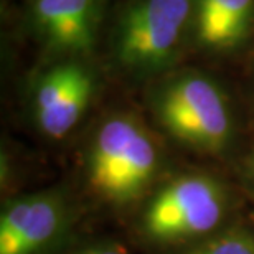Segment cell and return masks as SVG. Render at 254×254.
Listing matches in <instances>:
<instances>
[{"instance_id": "6da1fadb", "label": "cell", "mask_w": 254, "mask_h": 254, "mask_svg": "<svg viewBox=\"0 0 254 254\" xmlns=\"http://www.w3.org/2000/svg\"><path fill=\"white\" fill-rule=\"evenodd\" d=\"M195 0H123L108 20L111 55L124 69L152 74L190 47Z\"/></svg>"}, {"instance_id": "7a4b0ae2", "label": "cell", "mask_w": 254, "mask_h": 254, "mask_svg": "<svg viewBox=\"0 0 254 254\" xmlns=\"http://www.w3.org/2000/svg\"><path fill=\"white\" fill-rule=\"evenodd\" d=\"M154 111L170 135L196 149L218 152L231 139L230 103L216 81L201 73L177 74L162 84Z\"/></svg>"}, {"instance_id": "3957f363", "label": "cell", "mask_w": 254, "mask_h": 254, "mask_svg": "<svg viewBox=\"0 0 254 254\" xmlns=\"http://www.w3.org/2000/svg\"><path fill=\"white\" fill-rule=\"evenodd\" d=\"M157 167V147L144 127L129 116L106 119L94 135L89 155L91 182L116 200L134 196Z\"/></svg>"}, {"instance_id": "277c9868", "label": "cell", "mask_w": 254, "mask_h": 254, "mask_svg": "<svg viewBox=\"0 0 254 254\" xmlns=\"http://www.w3.org/2000/svg\"><path fill=\"white\" fill-rule=\"evenodd\" d=\"M108 25V0H28L25 28L60 58H84Z\"/></svg>"}, {"instance_id": "5b68a950", "label": "cell", "mask_w": 254, "mask_h": 254, "mask_svg": "<svg viewBox=\"0 0 254 254\" xmlns=\"http://www.w3.org/2000/svg\"><path fill=\"white\" fill-rule=\"evenodd\" d=\"M223 216V196L206 177H182L167 185L145 213V228L159 240H180L213 230Z\"/></svg>"}, {"instance_id": "8992f818", "label": "cell", "mask_w": 254, "mask_h": 254, "mask_svg": "<svg viewBox=\"0 0 254 254\" xmlns=\"http://www.w3.org/2000/svg\"><path fill=\"white\" fill-rule=\"evenodd\" d=\"M96 78L84 58H60L38 76L32 109L38 129L62 139L81 121L94 96Z\"/></svg>"}, {"instance_id": "52a82bcc", "label": "cell", "mask_w": 254, "mask_h": 254, "mask_svg": "<svg viewBox=\"0 0 254 254\" xmlns=\"http://www.w3.org/2000/svg\"><path fill=\"white\" fill-rule=\"evenodd\" d=\"M254 40V0H195L190 47L211 57L240 53Z\"/></svg>"}, {"instance_id": "ba28073f", "label": "cell", "mask_w": 254, "mask_h": 254, "mask_svg": "<svg viewBox=\"0 0 254 254\" xmlns=\"http://www.w3.org/2000/svg\"><path fill=\"white\" fill-rule=\"evenodd\" d=\"M58 203L30 198L15 203L0 221V254H33L52 240L60 226Z\"/></svg>"}, {"instance_id": "9c48e42d", "label": "cell", "mask_w": 254, "mask_h": 254, "mask_svg": "<svg viewBox=\"0 0 254 254\" xmlns=\"http://www.w3.org/2000/svg\"><path fill=\"white\" fill-rule=\"evenodd\" d=\"M191 254H254V243L246 235L230 233Z\"/></svg>"}, {"instance_id": "30bf717a", "label": "cell", "mask_w": 254, "mask_h": 254, "mask_svg": "<svg viewBox=\"0 0 254 254\" xmlns=\"http://www.w3.org/2000/svg\"><path fill=\"white\" fill-rule=\"evenodd\" d=\"M84 254H126V253L121 250H116V248H101V250H93Z\"/></svg>"}]
</instances>
